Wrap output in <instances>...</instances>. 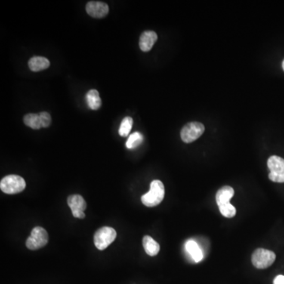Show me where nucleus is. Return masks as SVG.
Segmentation results:
<instances>
[{"label": "nucleus", "instance_id": "a211bd4d", "mask_svg": "<svg viewBox=\"0 0 284 284\" xmlns=\"http://www.w3.org/2000/svg\"><path fill=\"white\" fill-rule=\"evenodd\" d=\"M143 141V135L140 133L135 132L129 137L126 146L127 149H133L140 146Z\"/></svg>", "mask_w": 284, "mask_h": 284}, {"label": "nucleus", "instance_id": "f3484780", "mask_svg": "<svg viewBox=\"0 0 284 284\" xmlns=\"http://www.w3.org/2000/svg\"><path fill=\"white\" fill-rule=\"evenodd\" d=\"M133 118L131 117H126L122 121L119 130H118V134L121 137H127L130 134V130L132 129Z\"/></svg>", "mask_w": 284, "mask_h": 284}, {"label": "nucleus", "instance_id": "4be33fe9", "mask_svg": "<svg viewBox=\"0 0 284 284\" xmlns=\"http://www.w3.org/2000/svg\"><path fill=\"white\" fill-rule=\"evenodd\" d=\"M282 69H283V70H284V60H283V61H282Z\"/></svg>", "mask_w": 284, "mask_h": 284}, {"label": "nucleus", "instance_id": "9d476101", "mask_svg": "<svg viewBox=\"0 0 284 284\" xmlns=\"http://www.w3.org/2000/svg\"><path fill=\"white\" fill-rule=\"evenodd\" d=\"M157 34L153 31H146L140 35L139 46L141 51H149L157 41Z\"/></svg>", "mask_w": 284, "mask_h": 284}, {"label": "nucleus", "instance_id": "6e6552de", "mask_svg": "<svg viewBox=\"0 0 284 284\" xmlns=\"http://www.w3.org/2000/svg\"><path fill=\"white\" fill-rule=\"evenodd\" d=\"M67 204L75 218H85V214L84 211L86 209L87 205L85 200L82 196L79 194L70 195L68 197Z\"/></svg>", "mask_w": 284, "mask_h": 284}, {"label": "nucleus", "instance_id": "f257e3e1", "mask_svg": "<svg viewBox=\"0 0 284 284\" xmlns=\"http://www.w3.org/2000/svg\"><path fill=\"white\" fill-rule=\"evenodd\" d=\"M165 194L164 184L159 180L151 183L150 190L141 197V202L147 207H155L162 202Z\"/></svg>", "mask_w": 284, "mask_h": 284}, {"label": "nucleus", "instance_id": "9b49d317", "mask_svg": "<svg viewBox=\"0 0 284 284\" xmlns=\"http://www.w3.org/2000/svg\"><path fill=\"white\" fill-rule=\"evenodd\" d=\"M234 194H235V190L230 186H223L221 189H219L216 196L218 206L230 203V200L233 198Z\"/></svg>", "mask_w": 284, "mask_h": 284}, {"label": "nucleus", "instance_id": "423d86ee", "mask_svg": "<svg viewBox=\"0 0 284 284\" xmlns=\"http://www.w3.org/2000/svg\"><path fill=\"white\" fill-rule=\"evenodd\" d=\"M268 168L270 173L269 180L274 183H284V159L278 156H272L268 159Z\"/></svg>", "mask_w": 284, "mask_h": 284}, {"label": "nucleus", "instance_id": "aec40b11", "mask_svg": "<svg viewBox=\"0 0 284 284\" xmlns=\"http://www.w3.org/2000/svg\"><path fill=\"white\" fill-rule=\"evenodd\" d=\"M39 115L41 117V125H42L43 128L49 127L51 122V117L50 114L46 112H42L39 113Z\"/></svg>", "mask_w": 284, "mask_h": 284}, {"label": "nucleus", "instance_id": "f03ea898", "mask_svg": "<svg viewBox=\"0 0 284 284\" xmlns=\"http://www.w3.org/2000/svg\"><path fill=\"white\" fill-rule=\"evenodd\" d=\"M26 181L23 177L16 174L6 176L0 182V189L7 194H17L26 188Z\"/></svg>", "mask_w": 284, "mask_h": 284}, {"label": "nucleus", "instance_id": "1a4fd4ad", "mask_svg": "<svg viewBox=\"0 0 284 284\" xmlns=\"http://www.w3.org/2000/svg\"><path fill=\"white\" fill-rule=\"evenodd\" d=\"M86 11L91 17L102 19L109 14V7L105 3L92 1L87 4Z\"/></svg>", "mask_w": 284, "mask_h": 284}, {"label": "nucleus", "instance_id": "6ab92c4d", "mask_svg": "<svg viewBox=\"0 0 284 284\" xmlns=\"http://www.w3.org/2000/svg\"><path fill=\"white\" fill-rule=\"evenodd\" d=\"M219 209H220L222 215L223 217H227V218H232L236 215V209L230 203L221 205V206L219 207Z\"/></svg>", "mask_w": 284, "mask_h": 284}, {"label": "nucleus", "instance_id": "f8f14e48", "mask_svg": "<svg viewBox=\"0 0 284 284\" xmlns=\"http://www.w3.org/2000/svg\"><path fill=\"white\" fill-rule=\"evenodd\" d=\"M29 67L33 72L43 70L49 67L50 62L48 59L41 56H35L29 61Z\"/></svg>", "mask_w": 284, "mask_h": 284}, {"label": "nucleus", "instance_id": "7ed1b4c3", "mask_svg": "<svg viewBox=\"0 0 284 284\" xmlns=\"http://www.w3.org/2000/svg\"><path fill=\"white\" fill-rule=\"evenodd\" d=\"M116 236V232L112 227H101L95 233V245L99 251H104L106 247H109L115 240Z\"/></svg>", "mask_w": 284, "mask_h": 284}, {"label": "nucleus", "instance_id": "dca6fc26", "mask_svg": "<svg viewBox=\"0 0 284 284\" xmlns=\"http://www.w3.org/2000/svg\"><path fill=\"white\" fill-rule=\"evenodd\" d=\"M23 121L27 127L33 130L43 128L39 114H27L24 116Z\"/></svg>", "mask_w": 284, "mask_h": 284}, {"label": "nucleus", "instance_id": "20e7f679", "mask_svg": "<svg viewBox=\"0 0 284 284\" xmlns=\"http://www.w3.org/2000/svg\"><path fill=\"white\" fill-rule=\"evenodd\" d=\"M48 242V234L41 227H34L30 236L26 240V245L29 250L37 251L45 246Z\"/></svg>", "mask_w": 284, "mask_h": 284}, {"label": "nucleus", "instance_id": "2eb2a0df", "mask_svg": "<svg viewBox=\"0 0 284 284\" xmlns=\"http://www.w3.org/2000/svg\"><path fill=\"white\" fill-rule=\"evenodd\" d=\"M86 101L92 110H98L102 104L99 92L96 90H90L86 94Z\"/></svg>", "mask_w": 284, "mask_h": 284}, {"label": "nucleus", "instance_id": "ddd939ff", "mask_svg": "<svg viewBox=\"0 0 284 284\" xmlns=\"http://www.w3.org/2000/svg\"><path fill=\"white\" fill-rule=\"evenodd\" d=\"M186 251L191 256L195 262L198 263L203 259V253L201 251L198 242L194 240H189L186 244Z\"/></svg>", "mask_w": 284, "mask_h": 284}, {"label": "nucleus", "instance_id": "39448f33", "mask_svg": "<svg viewBox=\"0 0 284 284\" xmlns=\"http://www.w3.org/2000/svg\"><path fill=\"white\" fill-rule=\"evenodd\" d=\"M276 257V254L272 251L265 248H257L253 254L252 263L257 269H267L274 263Z\"/></svg>", "mask_w": 284, "mask_h": 284}, {"label": "nucleus", "instance_id": "412c9836", "mask_svg": "<svg viewBox=\"0 0 284 284\" xmlns=\"http://www.w3.org/2000/svg\"><path fill=\"white\" fill-rule=\"evenodd\" d=\"M273 284H284V276L279 275V276H276L273 281Z\"/></svg>", "mask_w": 284, "mask_h": 284}, {"label": "nucleus", "instance_id": "0eeeda50", "mask_svg": "<svg viewBox=\"0 0 284 284\" xmlns=\"http://www.w3.org/2000/svg\"><path fill=\"white\" fill-rule=\"evenodd\" d=\"M205 126L201 122H192L186 124L181 130V138L185 143H191L199 138L205 132Z\"/></svg>", "mask_w": 284, "mask_h": 284}, {"label": "nucleus", "instance_id": "4468645a", "mask_svg": "<svg viewBox=\"0 0 284 284\" xmlns=\"http://www.w3.org/2000/svg\"><path fill=\"white\" fill-rule=\"evenodd\" d=\"M143 246H144L146 254L151 257L157 255L159 250H161L158 242L154 240L152 237L149 236V235H146L143 238Z\"/></svg>", "mask_w": 284, "mask_h": 284}]
</instances>
